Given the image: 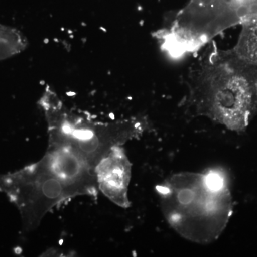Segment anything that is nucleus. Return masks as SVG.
<instances>
[{
    "label": "nucleus",
    "mask_w": 257,
    "mask_h": 257,
    "mask_svg": "<svg viewBox=\"0 0 257 257\" xmlns=\"http://www.w3.org/2000/svg\"><path fill=\"white\" fill-rule=\"evenodd\" d=\"M240 25L241 32L233 50L243 60L257 64V13L245 18Z\"/></svg>",
    "instance_id": "20e7f679"
},
{
    "label": "nucleus",
    "mask_w": 257,
    "mask_h": 257,
    "mask_svg": "<svg viewBox=\"0 0 257 257\" xmlns=\"http://www.w3.org/2000/svg\"><path fill=\"white\" fill-rule=\"evenodd\" d=\"M188 101L197 114L234 131L247 127L257 112V64L231 50L209 45L189 68Z\"/></svg>",
    "instance_id": "f257e3e1"
},
{
    "label": "nucleus",
    "mask_w": 257,
    "mask_h": 257,
    "mask_svg": "<svg viewBox=\"0 0 257 257\" xmlns=\"http://www.w3.org/2000/svg\"><path fill=\"white\" fill-rule=\"evenodd\" d=\"M28 46V39L23 32L0 24V61L22 53Z\"/></svg>",
    "instance_id": "39448f33"
},
{
    "label": "nucleus",
    "mask_w": 257,
    "mask_h": 257,
    "mask_svg": "<svg viewBox=\"0 0 257 257\" xmlns=\"http://www.w3.org/2000/svg\"><path fill=\"white\" fill-rule=\"evenodd\" d=\"M207 184L213 190H217L222 187L223 181L217 175H210L208 177Z\"/></svg>",
    "instance_id": "423d86ee"
},
{
    "label": "nucleus",
    "mask_w": 257,
    "mask_h": 257,
    "mask_svg": "<svg viewBox=\"0 0 257 257\" xmlns=\"http://www.w3.org/2000/svg\"><path fill=\"white\" fill-rule=\"evenodd\" d=\"M48 123L51 140L64 142L77 149L94 168L115 145L143 131L145 121L138 119L114 123L94 122L69 110L50 87L40 99Z\"/></svg>",
    "instance_id": "f03ea898"
},
{
    "label": "nucleus",
    "mask_w": 257,
    "mask_h": 257,
    "mask_svg": "<svg viewBox=\"0 0 257 257\" xmlns=\"http://www.w3.org/2000/svg\"><path fill=\"white\" fill-rule=\"evenodd\" d=\"M127 162L114 148L96 166L98 183L106 195L115 202L124 204L128 182Z\"/></svg>",
    "instance_id": "7ed1b4c3"
}]
</instances>
